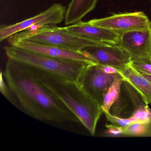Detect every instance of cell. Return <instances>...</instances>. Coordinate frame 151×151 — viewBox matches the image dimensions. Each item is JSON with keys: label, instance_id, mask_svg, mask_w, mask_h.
I'll use <instances>...</instances> for the list:
<instances>
[{"label": "cell", "instance_id": "cell-1", "mask_svg": "<svg viewBox=\"0 0 151 151\" xmlns=\"http://www.w3.org/2000/svg\"><path fill=\"white\" fill-rule=\"evenodd\" d=\"M3 75L15 100V106L26 114L42 122L80 123L47 88L10 59Z\"/></svg>", "mask_w": 151, "mask_h": 151}, {"label": "cell", "instance_id": "cell-2", "mask_svg": "<svg viewBox=\"0 0 151 151\" xmlns=\"http://www.w3.org/2000/svg\"><path fill=\"white\" fill-rule=\"evenodd\" d=\"M26 71L61 101L92 136L95 135L98 121L103 112L101 106L78 82L35 71Z\"/></svg>", "mask_w": 151, "mask_h": 151}, {"label": "cell", "instance_id": "cell-3", "mask_svg": "<svg viewBox=\"0 0 151 151\" xmlns=\"http://www.w3.org/2000/svg\"><path fill=\"white\" fill-rule=\"evenodd\" d=\"M8 59L28 71H35L63 79L78 82L88 65L72 60L52 58L14 46L5 47Z\"/></svg>", "mask_w": 151, "mask_h": 151}, {"label": "cell", "instance_id": "cell-4", "mask_svg": "<svg viewBox=\"0 0 151 151\" xmlns=\"http://www.w3.org/2000/svg\"><path fill=\"white\" fill-rule=\"evenodd\" d=\"M8 40L9 44L18 40H27L74 51H82L88 47L106 44L76 35L68 31L64 27H57L54 24L26 30L11 36Z\"/></svg>", "mask_w": 151, "mask_h": 151}, {"label": "cell", "instance_id": "cell-5", "mask_svg": "<svg viewBox=\"0 0 151 151\" xmlns=\"http://www.w3.org/2000/svg\"><path fill=\"white\" fill-rule=\"evenodd\" d=\"M66 8L60 4H54L40 14L11 25L1 26L0 29L1 42L14 34L28 29L40 28L47 24L60 23L65 17Z\"/></svg>", "mask_w": 151, "mask_h": 151}, {"label": "cell", "instance_id": "cell-6", "mask_svg": "<svg viewBox=\"0 0 151 151\" xmlns=\"http://www.w3.org/2000/svg\"><path fill=\"white\" fill-rule=\"evenodd\" d=\"M119 74L105 73L98 64L88 65L78 83L83 90L101 106L104 95L114 81L121 77Z\"/></svg>", "mask_w": 151, "mask_h": 151}, {"label": "cell", "instance_id": "cell-7", "mask_svg": "<svg viewBox=\"0 0 151 151\" xmlns=\"http://www.w3.org/2000/svg\"><path fill=\"white\" fill-rule=\"evenodd\" d=\"M90 24L104 28L120 34L137 30L149 29L151 22L142 12L115 14L105 18L88 22Z\"/></svg>", "mask_w": 151, "mask_h": 151}, {"label": "cell", "instance_id": "cell-8", "mask_svg": "<svg viewBox=\"0 0 151 151\" xmlns=\"http://www.w3.org/2000/svg\"><path fill=\"white\" fill-rule=\"evenodd\" d=\"M96 64L120 69L130 63V57L117 45L105 44L82 50Z\"/></svg>", "mask_w": 151, "mask_h": 151}, {"label": "cell", "instance_id": "cell-9", "mask_svg": "<svg viewBox=\"0 0 151 151\" xmlns=\"http://www.w3.org/2000/svg\"><path fill=\"white\" fill-rule=\"evenodd\" d=\"M119 35L117 45L129 55L131 60L140 57L151 58L150 29L131 31Z\"/></svg>", "mask_w": 151, "mask_h": 151}, {"label": "cell", "instance_id": "cell-10", "mask_svg": "<svg viewBox=\"0 0 151 151\" xmlns=\"http://www.w3.org/2000/svg\"><path fill=\"white\" fill-rule=\"evenodd\" d=\"M9 44L10 45L52 58L77 61L88 64H95L83 51H72L55 46L40 44L27 40H18Z\"/></svg>", "mask_w": 151, "mask_h": 151}, {"label": "cell", "instance_id": "cell-11", "mask_svg": "<svg viewBox=\"0 0 151 151\" xmlns=\"http://www.w3.org/2000/svg\"><path fill=\"white\" fill-rule=\"evenodd\" d=\"M64 28L71 33L101 43L117 45L119 40L120 35L118 33L92 25L88 22H81Z\"/></svg>", "mask_w": 151, "mask_h": 151}, {"label": "cell", "instance_id": "cell-12", "mask_svg": "<svg viewBox=\"0 0 151 151\" xmlns=\"http://www.w3.org/2000/svg\"><path fill=\"white\" fill-rule=\"evenodd\" d=\"M117 70L124 82L130 85L140 94L145 104H151V83L141 76L130 63Z\"/></svg>", "mask_w": 151, "mask_h": 151}, {"label": "cell", "instance_id": "cell-13", "mask_svg": "<svg viewBox=\"0 0 151 151\" xmlns=\"http://www.w3.org/2000/svg\"><path fill=\"white\" fill-rule=\"evenodd\" d=\"M98 0H72L65 13L64 22L70 25L80 22L88 13L96 7Z\"/></svg>", "mask_w": 151, "mask_h": 151}, {"label": "cell", "instance_id": "cell-14", "mask_svg": "<svg viewBox=\"0 0 151 151\" xmlns=\"http://www.w3.org/2000/svg\"><path fill=\"white\" fill-rule=\"evenodd\" d=\"M124 82L122 76L116 79L105 93L101 106L103 113H109L111 107L118 99L121 85Z\"/></svg>", "mask_w": 151, "mask_h": 151}, {"label": "cell", "instance_id": "cell-15", "mask_svg": "<svg viewBox=\"0 0 151 151\" xmlns=\"http://www.w3.org/2000/svg\"><path fill=\"white\" fill-rule=\"evenodd\" d=\"M151 123L135 122L124 127L125 136L143 137L151 134Z\"/></svg>", "mask_w": 151, "mask_h": 151}, {"label": "cell", "instance_id": "cell-16", "mask_svg": "<svg viewBox=\"0 0 151 151\" xmlns=\"http://www.w3.org/2000/svg\"><path fill=\"white\" fill-rule=\"evenodd\" d=\"M132 122L151 123V109L147 105H141L129 117Z\"/></svg>", "mask_w": 151, "mask_h": 151}, {"label": "cell", "instance_id": "cell-17", "mask_svg": "<svg viewBox=\"0 0 151 151\" xmlns=\"http://www.w3.org/2000/svg\"><path fill=\"white\" fill-rule=\"evenodd\" d=\"M130 64L137 70L151 75V58L140 57L132 60Z\"/></svg>", "mask_w": 151, "mask_h": 151}, {"label": "cell", "instance_id": "cell-18", "mask_svg": "<svg viewBox=\"0 0 151 151\" xmlns=\"http://www.w3.org/2000/svg\"><path fill=\"white\" fill-rule=\"evenodd\" d=\"M0 91L2 95L13 105L15 106L16 102L10 89L4 78L3 72L1 71L0 74Z\"/></svg>", "mask_w": 151, "mask_h": 151}, {"label": "cell", "instance_id": "cell-19", "mask_svg": "<svg viewBox=\"0 0 151 151\" xmlns=\"http://www.w3.org/2000/svg\"><path fill=\"white\" fill-rule=\"evenodd\" d=\"M106 130L105 131V135L109 137H119L125 136L124 127L119 125L109 124H106L105 125Z\"/></svg>", "mask_w": 151, "mask_h": 151}, {"label": "cell", "instance_id": "cell-20", "mask_svg": "<svg viewBox=\"0 0 151 151\" xmlns=\"http://www.w3.org/2000/svg\"><path fill=\"white\" fill-rule=\"evenodd\" d=\"M104 114L107 120L112 123L117 124L123 127H126L132 123L129 117L127 118H121L116 116L113 115L110 113Z\"/></svg>", "mask_w": 151, "mask_h": 151}, {"label": "cell", "instance_id": "cell-21", "mask_svg": "<svg viewBox=\"0 0 151 151\" xmlns=\"http://www.w3.org/2000/svg\"><path fill=\"white\" fill-rule=\"evenodd\" d=\"M100 68L105 73L108 74H119L117 69L112 66H106V65H100Z\"/></svg>", "mask_w": 151, "mask_h": 151}, {"label": "cell", "instance_id": "cell-22", "mask_svg": "<svg viewBox=\"0 0 151 151\" xmlns=\"http://www.w3.org/2000/svg\"><path fill=\"white\" fill-rule=\"evenodd\" d=\"M137 70V69H136ZM138 72L139 73L141 76H142L143 77L145 78L148 80L151 84V75H149V74H147V73H144V72H142V71H140V70H137Z\"/></svg>", "mask_w": 151, "mask_h": 151}, {"label": "cell", "instance_id": "cell-23", "mask_svg": "<svg viewBox=\"0 0 151 151\" xmlns=\"http://www.w3.org/2000/svg\"></svg>", "mask_w": 151, "mask_h": 151}]
</instances>
